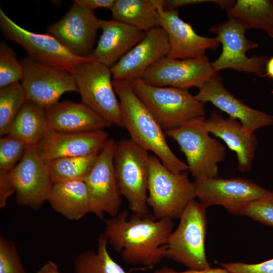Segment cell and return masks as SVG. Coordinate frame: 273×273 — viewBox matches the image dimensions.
Returning <instances> with one entry per match:
<instances>
[{
    "label": "cell",
    "mask_w": 273,
    "mask_h": 273,
    "mask_svg": "<svg viewBox=\"0 0 273 273\" xmlns=\"http://www.w3.org/2000/svg\"><path fill=\"white\" fill-rule=\"evenodd\" d=\"M27 100L21 83L0 88V135L8 134L13 120Z\"/></svg>",
    "instance_id": "30"
},
{
    "label": "cell",
    "mask_w": 273,
    "mask_h": 273,
    "mask_svg": "<svg viewBox=\"0 0 273 273\" xmlns=\"http://www.w3.org/2000/svg\"><path fill=\"white\" fill-rule=\"evenodd\" d=\"M173 226L170 218L158 219L149 213L129 216L123 210L106 220L103 234L125 263L150 268L165 258V245Z\"/></svg>",
    "instance_id": "1"
},
{
    "label": "cell",
    "mask_w": 273,
    "mask_h": 273,
    "mask_svg": "<svg viewBox=\"0 0 273 273\" xmlns=\"http://www.w3.org/2000/svg\"><path fill=\"white\" fill-rule=\"evenodd\" d=\"M266 75L273 78V57L268 59L265 66Z\"/></svg>",
    "instance_id": "41"
},
{
    "label": "cell",
    "mask_w": 273,
    "mask_h": 273,
    "mask_svg": "<svg viewBox=\"0 0 273 273\" xmlns=\"http://www.w3.org/2000/svg\"><path fill=\"white\" fill-rule=\"evenodd\" d=\"M204 117L192 120L165 131L178 145L187 160L188 170L195 179L217 177L218 164L226 156V148L206 129Z\"/></svg>",
    "instance_id": "7"
},
{
    "label": "cell",
    "mask_w": 273,
    "mask_h": 273,
    "mask_svg": "<svg viewBox=\"0 0 273 273\" xmlns=\"http://www.w3.org/2000/svg\"><path fill=\"white\" fill-rule=\"evenodd\" d=\"M150 154L130 139L116 142L114 166L119 189L134 213H149L147 203Z\"/></svg>",
    "instance_id": "6"
},
{
    "label": "cell",
    "mask_w": 273,
    "mask_h": 273,
    "mask_svg": "<svg viewBox=\"0 0 273 273\" xmlns=\"http://www.w3.org/2000/svg\"><path fill=\"white\" fill-rule=\"evenodd\" d=\"M36 273H61L57 264L52 260L45 263Z\"/></svg>",
    "instance_id": "40"
},
{
    "label": "cell",
    "mask_w": 273,
    "mask_h": 273,
    "mask_svg": "<svg viewBox=\"0 0 273 273\" xmlns=\"http://www.w3.org/2000/svg\"><path fill=\"white\" fill-rule=\"evenodd\" d=\"M196 194L187 171L176 173L150 155L147 203L156 219L179 218Z\"/></svg>",
    "instance_id": "4"
},
{
    "label": "cell",
    "mask_w": 273,
    "mask_h": 273,
    "mask_svg": "<svg viewBox=\"0 0 273 273\" xmlns=\"http://www.w3.org/2000/svg\"><path fill=\"white\" fill-rule=\"evenodd\" d=\"M10 175L18 204L36 210L48 201L54 184L48 165L39 156L35 146L26 148Z\"/></svg>",
    "instance_id": "15"
},
{
    "label": "cell",
    "mask_w": 273,
    "mask_h": 273,
    "mask_svg": "<svg viewBox=\"0 0 273 273\" xmlns=\"http://www.w3.org/2000/svg\"><path fill=\"white\" fill-rule=\"evenodd\" d=\"M49 131L44 108L26 100L11 123L7 134L28 147L36 146Z\"/></svg>",
    "instance_id": "25"
},
{
    "label": "cell",
    "mask_w": 273,
    "mask_h": 273,
    "mask_svg": "<svg viewBox=\"0 0 273 273\" xmlns=\"http://www.w3.org/2000/svg\"><path fill=\"white\" fill-rule=\"evenodd\" d=\"M23 67L13 49L4 41L0 42V88L19 82Z\"/></svg>",
    "instance_id": "31"
},
{
    "label": "cell",
    "mask_w": 273,
    "mask_h": 273,
    "mask_svg": "<svg viewBox=\"0 0 273 273\" xmlns=\"http://www.w3.org/2000/svg\"><path fill=\"white\" fill-rule=\"evenodd\" d=\"M195 96L204 104L211 103L251 132L273 125V115L253 109L237 98L225 87L218 72H215Z\"/></svg>",
    "instance_id": "20"
},
{
    "label": "cell",
    "mask_w": 273,
    "mask_h": 273,
    "mask_svg": "<svg viewBox=\"0 0 273 273\" xmlns=\"http://www.w3.org/2000/svg\"><path fill=\"white\" fill-rule=\"evenodd\" d=\"M209 31L216 35L222 47L220 56L212 62L215 72L231 69L260 77L266 76L265 66L268 57L266 55L247 56L246 53L257 48L258 44L246 37V30L241 24L229 18L214 25Z\"/></svg>",
    "instance_id": "10"
},
{
    "label": "cell",
    "mask_w": 273,
    "mask_h": 273,
    "mask_svg": "<svg viewBox=\"0 0 273 273\" xmlns=\"http://www.w3.org/2000/svg\"><path fill=\"white\" fill-rule=\"evenodd\" d=\"M208 58L176 59L164 57L151 66L141 77L146 83L156 86L187 89H200L215 73Z\"/></svg>",
    "instance_id": "16"
},
{
    "label": "cell",
    "mask_w": 273,
    "mask_h": 273,
    "mask_svg": "<svg viewBox=\"0 0 273 273\" xmlns=\"http://www.w3.org/2000/svg\"><path fill=\"white\" fill-rule=\"evenodd\" d=\"M28 146L22 141L7 134L0 139V171H11L23 157Z\"/></svg>",
    "instance_id": "32"
},
{
    "label": "cell",
    "mask_w": 273,
    "mask_h": 273,
    "mask_svg": "<svg viewBox=\"0 0 273 273\" xmlns=\"http://www.w3.org/2000/svg\"><path fill=\"white\" fill-rule=\"evenodd\" d=\"M113 19L145 32L160 26L155 0H115Z\"/></svg>",
    "instance_id": "27"
},
{
    "label": "cell",
    "mask_w": 273,
    "mask_h": 273,
    "mask_svg": "<svg viewBox=\"0 0 273 273\" xmlns=\"http://www.w3.org/2000/svg\"><path fill=\"white\" fill-rule=\"evenodd\" d=\"M109 140L104 130L84 132L49 131L35 148L40 158L48 163L61 158L99 154Z\"/></svg>",
    "instance_id": "19"
},
{
    "label": "cell",
    "mask_w": 273,
    "mask_h": 273,
    "mask_svg": "<svg viewBox=\"0 0 273 273\" xmlns=\"http://www.w3.org/2000/svg\"><path fill=\"white\" fill-rule=\"evenodd\" d=\"M119 99L123 127L136 145L152 152L173 172L187 171V163L179 159L169 147L163 129L133 92L130 82L113 79Z\"/></svg>",
    "instance_id": "2"
},
{
    "label": "cell",
    "mask_w": 273,
    "mask_h": 273,
    "mask_svg": "<svg viewBox=\"0 0 273 273\" xmlns=\"http://www.w3.org/2000/svg\"><path fill=\"white\" fill-rule=\"evenodd\" d=\"M131 87L165 132L178 128L194 119L204 117V104L188 90L156 86L138 78Z\"/></svg>",
    "instance_id": "3"
},
{
    "label": "cell",
    "mask_w": 273,
    "mask_h": 273,
    "mask_svg": "<svg viewBox=\"0 0 273 273\" xmlns=\"http://www.w3.org/2000/svg\"><path fill=\"white\" fill-rule=\"evenodd\" d=\"M207 219L206 207L192 201L179 217L177 228L169 235L165 245V258L189 269L210 268L205 251Z\"/></svg>",
    "instance_id": "5"
},
{
    "label": "cell",
    "mask_w": 273,
    "mask_h": 273,
    "mask_svg": "<svg viewBox=\"0 0 273 273\" xmlns=\"http://www.w3.org/2000/svg\"><path fill=\"white\" fill-rule=\"evenodd\" d=\"M170 46L160 26L146 32L144 37L111 68L113 79L131 82L141 78L151 66L166 57Z\"/></svg>",
    "instance_id": "18"
},
{
    "label": "cell",
    "mask_w": 273,
    "mask_h": 273,
    "mask_svg": "<svg viewBox=\"0 0 273 273\" xmlns=\"http://www.w3.org/2000/svg\"><path fill=\"white\" fill-rule=\"evenodd\" d=\"M11 171H0V208L7 205L9 197L15 193V189L10 175Z\"/></svg>",
    "instance_id": "36"
},
{
    "label": "cell",
    "mask_w": 273,
    "mask_h": 273,
    "mask_svg": "<svg viewBox=\"0 0 273 273\" xmlns=\"http://www.w3.org/2000/svg\"><path fill=\"white\" fill-rule=\"evenodd\" d=\"M229 273H273V258L258 263L243 262L220 263Z\"/></svg>",
    "instance_id": "35"
},
{
    "label": "cell",
    "mask_w": 273,
    "mask_h": 273,
    "mask_svg": "<svg viewBox=\"0 0 273 273\" xmlns=\"http://www.w3.org/2000/svg\"><path fill=\"white\" fill-rule=\"evenodd\" d=\"M0 273H27L15 243L0 237Z\"/></svg>",
    "instance_id": "34"
},
{
    "label": "cell",
    "mask_w": 273,
    "mask_h": 273,
    "mask_svg": "<svg viewBox=\"0 0 273 273\" xmlns=\"http://www.w3.org/2000/svg\"><path fill=\"white\" fill-rule=\"evenodd\" d=\"M106 237L104 234H101L96 251L84 250L76 256L73 273H130L112 258Z\"/></svg>",
    "instance_id": "28"
},
{
    "label": "cell",
    "mask_w": 273,
    "mask_h": 273,
    "mask_svg": "<svg viewBox=\"0 0 273 273\" xmlns=\"http://www.w3.org/2000/svg\"><path fill=\"white\" fill-rule=\"evenodd\" d=\"M164 0H155L160 26L166 32L170 49L167 57L176 59L197 58L206 56L207 50H215L220 42L216 38L201 36L190 24L184 21L176 10L164 8Z\"/></svg>",
    "instance_id": "17"
},
{
    "label": "cell",
    "mask_w": 273,
    "mask_h": 273,
    "mask_svg": "<svg viewBox=\"0 0 273 273\" xmlns=\"http://www.w3.org/2000/svg\"><path fill=\"white\" fill-rule=\"evenodd\" d=\"M213 3L220 7L222 0H166L164 1V8L167 10H176V8L192 5L199 4L204 3Z\"/></svg>",
    "instance_id": "37"
},
{
    "label": "cell",
    "mask_w": 273,
    "mask_h": 273,
    "mask_svg": "<svg viewBox=\"0 0 273 273\" xmlns=\"http://www.w3.org/2000/svg\"><path fill=\"white\" fill-rule=\"evenodd\" d=\"M193 183L196 198L206 208L219 205L233 214L240 215L245 206L270 191L243 178L217 176L195 179Z\"/></svg>",
    "instance_id": "11"
},
{
    "label": "cell",
    "mask_w": 273,
    "mask_h": 273,
    "mask_svg": "<svg viewBox=\"0 0 273 273\" xmlns=\"http://www.w3.org/2000/svg\"><path fill=\"white\" fill-rule=\"evenodd\" d=\"M20 61L23 70L21 84L27 100L46 108L59 102L65 93L77 92L72 73L40 64L28 57Z\"/></svg>",
    "instance_id": "13"
},
{
    "label": "cell",
    "mask_w": 273,
    "mask_h": 273,
    "mask_svg": "<svg viewBox=\"0 0 273 273\" xmlns=\"http://www.w3.org/2000/svg\"><path fill=\"white\" fill-rule=\"evenodd\" d=\"M226 12L246 30L261 29L273 39V1L237 0Z\"/></svg>",
    "instance_id": "26"
},
{
    "label": "cell",
    "mask_w": 273,
    "mask_h": 273,
    "mask_svg": "<svg viewBox=\"0 0 273 273\" xmlns=\"http://www.w3.org/2000/svg\"><path fill=\"white\" fill-rule=\"evenodd\" d=\"M73 75L81 102L112 125L122 128L111 68L93 60L81 64Z\"/></svg>",
    "instance_id": "8"
},
{
    "label": "cell",
    "mask_w": 273,
    "mask_h": 273,
    "mask_svg": "<svg viewBox=\"0 0 273 273\" xmlns=\"http://www.w3.org/2000/svg\"><path fill=\"white\" fill-rule=\"evenodd\" d=\"M98 155L61 158L49 162L47 164L53 184L84 180L93 169Z\"/></svg>",
    "instance_id": "29"
},
{
    "label": "cell",
    "mask_w": 273,
    "mask_h": 273,
    "mask_svg": "<svg viewBox=\"0 0 273 273\" xmlns=\"http://www.w3.org/2000/svg\"><path fill=\"white\" fill-rule=\"evenodd\" d=\"M56 212L70 220H78L90 213V203L84 180L53 184L48 201Z\"/></svg>",
    "instance_id": "24"
},
{
    "label": "cell",
    "mask_w": 273,
    "mask_h": 273,
    "mask_svg": "<svg viewBox=\"0 0 273 273\" xmlns=\"http://www.w3.org/2000/svg\"><path fill=\"white\" fill-rule=\"evenodd\" d=\"M0 28L6 37L25 50L28 57L43 65L73 73L81 64L96 60L74 55L49 33H38L24 29L10 18L1 8Z\"/></svg>",
    "instance_id": "9"
},
{
    "label": "cell",
    "mask_w": 273,
    "mask_h": 273,
    "mask_svg": "<svg viewBox=\"0 0 273 273\" xmlns=\"http://www.w3.org/2000/svg\"><path fill=\"white\" fill-rule=\"evenodd\" d=\"M74 1L94 12V10L99 8H106L111 10L115 0H74Z\"/></svg>",
    "instance_id": "38"
},
{
    "label": "cell",
    "mask_w": 273,
    "mask_h": 273,
    "mask_svg": "<svg viewBox=\"0 0 273 273\" xmlns=\"http://www.w3.org/2000/svg\"><path fill=\"white\" fill-rule=\"evenodd\" d=\"M241 215L247 216L262 224L273 226V192L245 206Z\"/></svg>",
    "instance_id": "33"
},
{
    "label": "cell",
    "mask_w": 273,
    "mask_h": 273,
    "mask_svg": "<svg viewBox=\"0 0 273 273\" xmlns=\"http://www.w3.org/2000/svg\"><path fill=\"white\" fill-rule=\"evenodd\" d=\"M204 124L210 133L222 140L229 149L236 153L240 171L251 170L257 145L254 132L236 119L223 118L215 110L209 118H205Z\"/></svg>",
    "instance_id": "21"
},
{
    "label": "cell",
    "mask_w": 273,
    "mask_h": 273,
    "mask_svg": "<svg viewBox=\"0 0 273 273\" xmlns=\"http://www.w3.org/2000/svg\"><path fill=\"white\" fill-rule=\"evenodd\" d=\"M115 145V141L109 139L84 180L89 196L90 213L100 218L105 214L113 216L120 211L122 196L114 166Z\"/></svg>",
    "instance_id": "12"
},
{
    "label": "cell",
    "mask_w": 273,
    "mask_h": 273,
    "mask_svg": "<svg viewBox=\"0 0 273 273\" xmlns=\"http://www.w3.org/2000/svg\"><path fill=\"white\" fill-rule=\"evenodd\" d=\"M102 34L90 57L112 67L145 36L146 32L112 19H101Z\"/></svg>",
    "instance_id": "22"
},
{
    "label": "cell",
    "mask_w": 273,
    "mask_h": 273,
    "mask_svg": "<svg viewBox=\"0 0 273 273\" xmlns=\"http://www.w3.org/2000/svg\"><path fill=\"white\" fill-rule=\"evenodd\" d=\"M154 273H229L223 268H209L205 269H189L184 271H177L173 269L164 266L156 270Z\"/></svg>",
    "instance_id": "39"
},
{
    "label": "cell",
    "mask_w": 273,
    "mask_h": 273,
    "mask_svg": "<svg viewBox=\"0 0 273 273\" xmlns=\"http://www.w3.org/2000/svg\"><path fill=\"white\" fill-rule=\"evenodd\" d=\"M49 131L84 132L103 130L112 124L80 103L64 101L44 108Z\"/></svg>",
    "instance_id": "23"
},
{
    "label": "cell",
    "mask_w": 273,
    "mask_h": 273,
    "mask_svg": "<svg viewBox=\"0 0 273 273\" xmlns=\"http://www.w3.org/2000/svg\"><path fill=\"white\" fill-rule=\"evenodd\" d=\"M100 21L94 11L73 1L66 14L48 26L47 30L74 55L89 58L95 48Z\"/></svg>",
    "instance_id": "14"
}]
</instances>
